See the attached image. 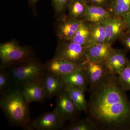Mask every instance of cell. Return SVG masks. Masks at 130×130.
Masks as SVG:
<instances>
[{
    "label": "cell",
    "instance_id": "6da1fadb",
    "mask_svg": "<svg viewBox=\"0 0 130 130\" xmlns=\"http://www.w3.org/2000/svg\"><path fill=\"white\" fill-rule=\"evenodd\" d=\"M89 91L87 113L98 130H130V101L118 76L108 73Z\"/></svg>",
    "mask_w": 130,
    "mask_h": 130
},
{
    "label": "cell",
    "instance_id": "ba28073f",
    "mask_svg": "<svg viewBox=\"0 0 130 130\" xmlns=\"http://www.w3.org/2000/svg\"><path fill=\"white\" fill-rule=\"evenodd\" d=\"M64 121L54 110L42 114L37 118L32 120V129L59 130L64 129Z\"/></svg>",
    "mask_w": 130,
    "mask_h": 130
},
{
    "label": "cell",
    "instance_id": "2e32d148",
    "mask_svg": "<svg viewBox=\"0 0 130 130\" xmlns=\"http://www.w3.org/2000/svg\"><path fill=\"white\" fill-rule=\"evenodd\" d=\"M114 15L109 9L96 5H87L84 20L91 24L102 23Z\"/></svg>",
    "mask_w": 130,
    "mask_h": 130
},
{
    "label": "cell",
    "instance_id": "3957f363",
    "mask_svg": "<svg viewBox=\"0 0 130 130\" xmlns=\"http://www.w3.org/2000/svg\"><path fill=\"white\" fill-rule=\"evenodd\" d=\"M5 67L11 76L14 86L21 89L42 79L46 72L44 64L34 57Z\"/></svg>",
    "mask_w": 130,
    "mask_h": 130
},
{
    "label": "cell",
    "instance_id": "d6986e66",
    "mask_svg": "<svg viewBox=\"0 0 130 130\" xmlns=\"http://www.w3.org/2000/svg\"><path fill=\"white\" fill-rule=\"evenodd\" d=\"M67 90L70 98L79 111L87 113L88 102L85 95L86 90L81 89H70Z\"/></svg>",
    "mask_w": 130,
    "mask_h": 130
},
{
    "label": "cell",
    "instance_id": "9c48e42d",
    "mask_svg": "<svg viewBox=\"0 0 130 130\" xmlns=\"http://www.w3.org/2000/svg\"><path fill=\"white\" fill-rule=\"evenodd\" d=\"M84 70L90 88L100 84L108 73L105 61H88Z\"/></svg>",
    "mask_w": 130,
    "mask_h": 130
},
{
    "label": "cell",
    "instance_id": "ffe728a7",
    "mask_svg": "<svg viewBox=\"0 0 130 130\" xmlns=\"http://www.w3.org/2000/svg\"><path fill=\"white\" fill-rule=\"evenodd\" d=\"M87 5L85 0H71L68 8V15L83 21L86 14Z\"/></svg>",
    "mask_w": 130,
    "mask_h": 130
},
{
    "label": "cell",
    "instance_id": "52a82bcc",
    "mask_svg": "<svg viewBox=\"0 0 130 130\" xmlns=\"http://www.w3.org/2000/svg\"><path fill=\"white\" fill-rule=\"evenodd\" d=\"M82 21L65 14L58 18L55 29L59 40H71Z\"/></svg>",
    "mask_w": 130,
    "mask_h": 130
},
{
    "label": "cell",
    "instance_id": "ac0fdd59",
    "mask_svg": "<svg viewBox=\"0 0 130 130\" xmlns=\"http://www.w3.org/2000/svg\"><path fill=\"white\" fill-rule=\"evenodd\" d=\"M91 25L89 22L83 20L71 41L85 48L93 44Z\"/></svg>",
    "mask_w": 130,
    "mask_h": 130
},
{
    "label": "cell",
    "instance_id": "7a4b0ae2",
    "mask_svg": "<svg viewBox=\"0 0 130 130\" xmlns=\"http://www.w3.org/2000/svg\"><path fill=\"white\" fill-rule=\"evenodd\" d=\"M29 105L21 89L16 86L1 95V109L9 123L15 127L32 129Z\"/></svg>",
    "mask_w": 130,
    "mask_h": 130
},
{
    "label": "cell",
    "instance_id": "277c9868",
    "mask_svg": "<svg viewBox=\"0 0 130 130\" xmlns=\"http://www.w3.org/2000/svg\"><path fill=\"white\" fill-rule=\"evenodd\" d=\"M32 57L33 53L30 47L21 46L14 40L0 44L1 66L7 67Z\"/></svg>",
    "mask_w": 130,
    "mask_h": 130
},
{
    "label": "cell",
    "instance_id": "83f0119b",
    "mask_svg": "<svg viewBox=\"0 0 130 130\" xmlns=\"http://www.w3.org/2000/svg\"><path fill=\"white\" fill-rule=\"evenodd\" d=\"M119 40L126 49L130 51V32H125Z\"/></svg>",
    "mask_w": 130,
    "mask_h": 130
},
{
    "label": "cell",
    "instance_id": "cb8c5ba5",
    "mask_svg": "<svg viewBox=\"0 0 130 130\" xmlns=\"http://www.w3.org/2000/svg\"><path fill=\"white\" fill-rule=\"evenodd\" d=\"M91 35L93 44L107 42L105 28L102 23H91Z\"/></svg>",
    "mask_w": 130,
    "mask_h": 130
},
{
    "label": "cell",
    "instance_id": "7c38bea8",
    "mask_svg": "<svg viewBox=\"0 0 130 130\" xmlns=\"http://www.w3.org/2000/svg\"><path fill=\"white\" fill-rule=\"evenodd\" d=\"M126 51L113 49L105 61L108 73L118 76L124 70L128 60L126 57Z\"/></svg>",
    "mask_w": 130,
    "mask_h": 130
},
{
    "label": "cell",
    "instance_id": "d4e9b609",
    "mask_svg": "<svg viewBox=\"0 0 130 130\" xmlns=\"http://www.w3.org/2000/svg\"><path fill=\"white\" fill-rule=\"evenodd\" d=\"M118 81L121 88L124 91H130V60L124 70L118 75Z\"/></svg>",
    "mask_w": 130,
    "mask_h": 130
},
{
    "label": "cell",
    "instance_id": "f1b7e54d",
    "mask_svg": "<svg viewBox=\"0 0 130 130\" xmlns=\"http://www.w3.org/2000/svg\"><path fill=\"white\" fill-rule=\"evenodd\" d=\"M123 18L126 25V31L130 32V12L126 14L123 16Z\"/></svg>",
    "mask_w": 130,
    "mask_h": 130
},
{
    "label": "cell",
    "instance_id": "4316f807",
    "mask_svg": "<svg viewBox=\"0 0 130 130\" xmlns=\"http://www.w3.org/2000/svg\"><path fill=\"white\" fill-rule=\"evenodd\" d=\"M88 5H96L109 9L112 0H85Z\"/></svg>",
    "mask_w": 130,
    "mask_h": 130
},
{
    "label": "cell",
    "instance_id": "603a6c76",
    "mask_svg": "<svg viewBox=\"0 0 130 130\" xmlns=\"http://www.w3.org/2000/svg\"><path fill=\"white\" fill-rule=\"evenodd\" d=\"M109 10L114 16L123 17L130 12V0H112Z\"/></svg>",
    "mask_w": 130,
    "mask_h": 130
},
{
    "label": "cell",
    "instance_id": "f546056e",
    "mask_svg": "<svg viewBox=\"0 0 130 130\" xmlns=\"http://www.w3.org/2000/svg\"><path fill=\"white\" fill-rule=\"evenodd\" d=\"M29 5L32 7V9L35 10L37 3L40 0H28Z\"/></svg>",
    "mask_w": 130,
    "mask_h": 130
},
{
    "label": "cell",
    "instance_id": "8992f818",
    "mask_svg": "<svg viewBox=\"0 0 130 130\" xmlns=\"http://www.w3.org/2000/svg\"><path fill=\"white\" fill-rule=\"evenodd\" d=\"M56 96L55 111L65 122L73 121L78 118L79 110L70 98L65 86Z\"/></svg>",
    "mask_w": 130,
    "mask_h": 130
},
{
    "label": "cell",
    "instance_id": "9a60e30c",
    "mask_svg": "<svg viewBox=\"0 0 130 130\" xmlns=\"http://www.w3.org/2000/svg\"><path fill=\"white\" fill-rule=\"evenodd\" d=\"M43 83L48 99L57 95L64 87L62 77L46 71L43 77Z\"/></svg>",
    "mask_w": 130,
    "mask_h": 130
},
{
    "label": "cell",
    "instance_id": "30bf717a",
    "mask_svg": "<svg viewBox=\"0 0 130 130\" xmlns=\"http://www.w3.org/2000/svg\"><path fill=\"white\" fill-rule=\"evenodd\" d=\"M44 66L47 72L63 77L77 70H83L85 65L78 64L63 59L53 58L47 61Z\"/></svg>",
    "mask_w": 130,
    "mask_h": 130
},
{
    "label": "cell",
    "instance_id": "484cf974",
    "mask_svg": "<svg viewBox=\"0 0 130 130\" xmlns=\"http://www.w3.org/2000/svg\"><path fill=\"white\" fill-rule=\"evenodd\" d=\"M71 0H51L55 13L56 17L65 14Z\"/></svg>",
    "mask_w": 130,
    "mask_h": 130
},
{
    "label": "cell",
    "instance_id": "7402d4cb",
    "mask_svg": "<svg viewBox=\"0 0 130 130\" xmlns=\"http://www.w3.org/2000/svg\"><path fill=\"white\" fill-rule=\"evenodd\" d=\"M13 80L7 68L0 66V95L7 93L14 87Z\"/></svg>",
    "mask_w": 130,
    "mask_h": 130
},
{
    "label": "cell",
    "instance_id": "5bb4252c",
    "mask_svg": "<svg viewBox=\"0 0 130 130\" xmlns=\"http://www.w3.org/2000/svg\"><path fill=\"white\" fill-rule=\"evenodd\" d=\"M113 49L108 42L94 43L86 47L85 53L88 61L102 62L106 60Z\"/></svg>",
    "mask_w": 130,
    "mask_h": 130
},
{
    "label": "cell",
    "instance_id": "e0dca14e",
    "mask_svg": "<svg viewBox=\"0 0 130 130\" xmlns=\"http://www.w3.org/2000/svg\"><path fill=\"white\" fill-rule=\"evenodd\" d=\"M66 89H81L86 90L88 84L86 74L83 70H77L62 77Z\"/></svg>",
    "mask_w": 130,
    "mask_h": 130
},
{
    "label": "cell",
    "instance_id": "8fae6325",
    "mask_svg": "<svg viewBox=\"0 0 130 130\" xmlns=\"http://www.w3.org/2000/svg\"><path fill=\"white\" fill-rule=\"evenodd\" d=\"M103 25L106 35L107 42L111 44L119 40L126 32V25L123 17L113 16L103 21Z\"/></svg>",
    "mask_w": 130,
    "mask_h": 130
},
{
    "label": "cell",
    "instance_id": "44dd1931",
    "mask_svg": "<svg viewBox=\"0 0 130 130\" xmlns=\"http://www.w3.org/2000/svg\"><path fill=\"white\" fill-rule=\"evenodd\" d=\"M67 130H97V126L95 123L88 116L83 119H76L70 121L65 128Z\"/></svg>",
    "mask_w": 130,
    "mask_h": 130
},
{
    "label": "cell",
    "instance_id": "4fadbf2b",
    "mask_svg": "<svg viewBox=\"0 0 130 130\" xmlns=\"http://www.w3.org/2000/svg\"><path fill=\"white\" fill-rule=\"evenodd\" d=\"M21 89L24 97L29 104L33 102H43L47 98L43 78L26 85Z\"/></svg>",
    "mask_w": 130,
    "mask_h": 130
},
{
    "label": "cell",
    "instance_id": "5b68a950",
    "mask_svg": "<svg viewBox=\"0 0 130 130\" xmlns=\"http://www.w3.org/2000/svg\"><path fill=\"white\" fill-rule=\"evenodd\" d=\"M85 48L71 40H59L53 58L63 59L78 64L84 65L88 61Z\"/></svg>",
    "mask_w": 130,
    "mask_h": 130
}]
</instances>
